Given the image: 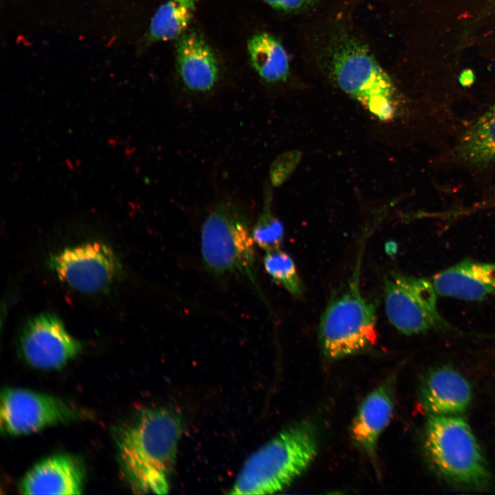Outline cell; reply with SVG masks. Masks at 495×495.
Returning a JSON list of instances; mask_svg holds the SVG:
<instances>
[{
	"instance_id": "cell-1",
	"label": "cell",
	"mask_w": 495,
	"mask_h": 495,
	"mask_svg": "<svg viewBox=\"0 0 495 495\" xmlns=\"http://www.w3.org/2000/svg\"><path fill=\"white\" fill-rule=\"evenodd\" d=\"M181 434L180 419L162 407L144 408L116 429L119 462L136 493H168Z\"/></svg>"
},
{
	"instance_id": "cell-11",
	"label": "cell",
	"mask_w": 495,
	"mask_h": 495,
	"mask_svg": "<svg viewBox=\"0 0 495 495\" xmlns=\"http://www.w3.org/2000/svg\"><path fill=\"white\" fill-rule=\"evenodd\" d=\"M395 379L390 376L370 392L360 405L352 421L351 434L354 443L375 465L377 448L388 425L394 409Z\"/></svg>"
},
{
	"instance_id": "cell-9",
	"label": "cell",
	"mask_w": 495,
	"mask_h": 495,
	"mask_svg": "<svg viewBox=\"0 0 495 495\" xmlns=\"http://www.w3.org/2000/svg\"><path fill=\"white\" fill-rule=\"evenodd\" d=\"M56 275L72 288L86 293L101 292L120 275V263L112 249L100 242L65 248L51 256Z\"/></svg>"
},
{
	"instance_id": "cell-7",
	"label": "cell",
	"mask_w": 495,
	"mask_h": 495,
	"mask_svg": "<svg viewBox=\"0 0 495 495\" xmlns=\"http://www.w3.org/2000/svg\"><path fill=\"white\" fill-rule=\"evenodd\" d=\"M433 283L393 272L384 280V302L390 322L406 335L451 329L437 307Z\"/></svg>"
},
{
	"instance_id": "cell-21",
	"label": "cell",
	"mask_w": 495,
	"mask_h": 495,
	"mask_svg": "<svg viewBox=\"0 0 495 495\" xmlns=\"http://www.w3.org/2000/svg\"><path fill=\"white\" fill-rule=\"evenodd\" d=\"M272 8L282 11H296L312 6L316 0H263Z\"/></svg>"
},
{
	"instance_id": "cell-2",
	"label": "cell",
	"mask_w": 495,
	"mask_h": 495,
	"mask_svg": "<svg viewBox=\"0 0 495 495\" xmlns=\"http://www.w3.org/2000/svg\"><path fill=\"white\" fill-rule=\"evenodd\" d=\"M318 446L312 421L288 426L246 459L228 494H272L285 490L309 467Z\"/></svg>"
},
{
	"instance_id": "cell-18",
	"label": "cell",
	"mask_w": 495,
	"mask_h": 495,
	"mask_svg": "<svg viewBox=\"0 0 495 495\" xmlns=\"http://www.w3.org/2000/svg\"><path fill=\"white\" fill-rule=\"evenodd\" d=\"M197 0H168L155 13L143 45L177 38L192 19Z\"/></svg>"
},
{
	"instance_id": "cell-19",
	"label": "cell",
	"mask_w": 495,
	"mask_h": 495,
	"mask_svg": "<svg viewBox=\"0 0 495 495\" xmlns=\"http://www.w3.org/2000/svg\"><path fill=\"white\" fill-rule=\"evenodd\" d=\"M265 271L277 283L296 297H301L303 286L292 258L279 248L265 252Z\"/></svg>"
},
{
	"instance_id": "cell-5",
	"label": "cell",
	"mask_w": 495,
	"mask_h": 495,
	"mask_svg": "<svg viewBox=\"0 0 495 495\" xmlns=\"http://www.w3.org/2000/svg\"><path fill=\"white\" fill-rule=\"evenodd\" d=\"M242 208L229 200L214 204L201 230L205 267L215 275H242L258 289L255 274V242Z\"/></svg>"
},
{
	"instance_id": "cell-8",
	"label": "cell",
	"mask_w": 495,
	"mask_h": 495,
	"mask_svg": "<svg viewBox=\"0 0 495 495\" xmlns=\"http://www.w3.org/2000/svg\"><path fill=\"white\" fill-rule=\"evenodd\" d=\"M81 414L76 406L45 393L6 388L1 394L0 427L6 435L29 434L73 421Z\"/></svg>"
},
{
	"instance_id": "cell-20",
	"label": "cell",
	"mask_w": 495,
	"mask_h": 495,
	"mask_svg": "<svg viewBox=\"0 0 495 495\" xmlns=\"http://www.w3.org/2000/svg\"><path fill=\"white\" fill-rule=\"evenodd\" d=\"M265 198L263 211L252 232L255 244L267 252L280 248L284 238V228L272 213L270 195Z\"/></svg>"
},
{
	"instance_id": "cell-3",
	"label": "cell",
	"mask_w": 495,
	"mask_h": 495,
	"mask_svg": "<svg viewBox=\"0 0 495 495\" xmlns=\"http://www.w3.org/2000/svg\"><path fill=\"white\" fill-rule=\"evenodd\" d=\"M324 55L331 77L344 92L382 121L395 117L396 87L365 45L340 31L329 38Z\"/></svg>"
},
{
	"instance_id": "cell-17",
	"label": "cell",
	"mask_w": 495,
	"mask_h": 495,
	"mask_svg": "<svg viewBox=\"0 0 495 495\" xmlns=\"http://www.w3.org/2000/svg\"><path fill=\"white\" fill-rule=\"evenodd\" d=\"M248 50L252 65L264 81L276 83L286 80L289 67L287 54L275 37L257 34L248 41Z\"/></svg>"
},
{
	"instance_id": "cell-6",
	"label": "cell",
	"mask_w": 495,
	"mask_h": 495,
	"mask_svg": "<svg viewBox=\"0 0 495 495\" xmlns=\"http://www.w3.org/2000/svg\"><path fill=\"white\" fill-rule=\"evenodd\" d=\"M360 264L359 254L347 287L331 300L320 318L318 329L320 348L329 360L364 352L377 342L375 308L361 292Z\"/></svg>"
},
{
	"instance_id": "cell-16",
	"label": "cell",
	"mask_w": 495,
	"mask_h": 495,
	"mask_svg": "<svg viewBox=\"0 0 495 495\" xmlns=\"http://www.w3.org/2000/svg\"><path fill=\"white\" fill-rule=\"evenodd\" d=\"M455 156L461 163L472 167L495 163V103L463 131Z\"/></svg>"
},
{
	"instance_id": "cell-10",
	"label": "cell",
	"mask_w": 495,
	"mask_h": 495,
	"mask_svg": "<svg viewBox=\"0 0 495 495\" xmlns=\"http://www.w3.org/2000/svg\"><path fill=\"white\" fill-rule=\"evenodd\" d=\"M22 356L32 366L56 370L65 366L81 351L80 343L65 329L60 319L43 314L30 320L19 337Z\"/></svg>"
},
{
	"instance_id": "cell-12",
	"label": "cell",
	"mask_w": 495,
	"mask_h": 495,
	"mask_svg": "<svg viewBox=\"0 0 495 495\" xmlns=\"http://www.w3.org/2000/svg\"><path fill=\"white\" fill-rule=\"evenodd\" d=\"M176 63L186 89L196 94L212 91L220 73L216 57L205 39L196 31L184 32L177 38Z\"/></svg>"
},
{
	"instance_id": "cell-13",
	"label": "cell",
	"mask_w": 495,
	"mask_h": 495,
	"mask_svg": "<svg viewBox=\"0 0 495 495\" xmlns=\"http://www.w3.org/2000/svg\"><path fill=\"white\" fill-rule=\"evenodd\" d=\"M472 397L469 382L451 367L430 371L420 384V402L429 416L459 415L468 409Z\"/></svg>"
},
{
	"instance_id": "cell-14",
	"label": "cell",
	"mask_w": 495,
	"mask_h": 495,
	"mask_svg": "<svg viewBox=\"0 0 495 495\" xmlns=\"http://www.w3.org/2000/svg\"><path fill=\"white\" fill-rule=\"evenodd\" d=\"M85 472L80 463L67 454H56L36 463L22 478L23 494H81Z\"/></svg>"
},
{
	"instance_id": "cell-15",
	"label": "cell",
	"mask_w": 495,
	"mask_h": 495,
	"mask_svg": "<svg viewBox=\"0 0 495 495\" xmlns=\"http://www.w3.org/2000/svg\"><path fill=\"white\" fill-rule=\"evenodd\" d=\"M432 281L441 296L483 300L495 294V263L467 258L439 272Z\"/></svg>"
},
{
	"instance_id": "cell-4",
	"label": "cell",
	"mask_w": 495,
	"mask_h": 495,
	"mask_svg": "<svg viewBox=\"0 0 495 495\" xmlns=\"http://www.w3.org/2000/svg\"><path fill=\"white\" fill-rule=\"evenodd\" d=\"M424 450L436 473L450 485L468 490L487 489V461L470 426L458 415L429 416Z\"/></svg>"
}]
</instances>
